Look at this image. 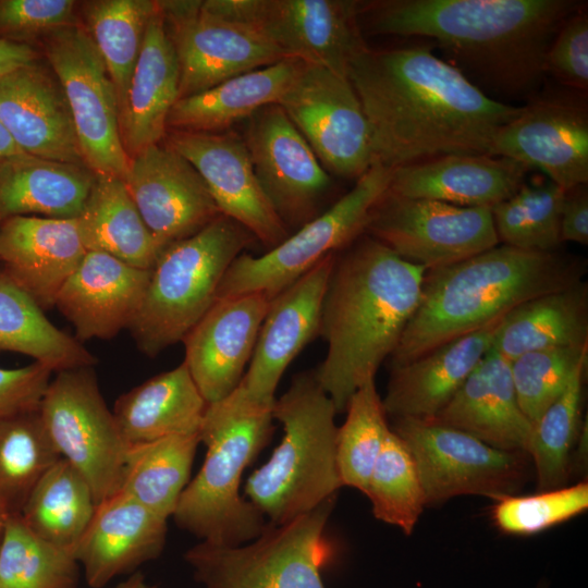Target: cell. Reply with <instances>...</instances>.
I'll list each match as a JSON object with an SVG mask.
<instances>
[{"instance_id": "obj_7", "label": "cell", "mask_w": 588, "mask_h": 588, "mask_svg": "<svg viewBox=\"0 0 588 588\" xmlns=\"http://www.w3.org/2000/svg\"><path fill=\"white\" fill-rule=\"evenodd\" d=\"M255 240L243 225L220 215L196 234L163 248L128 327L138 350L155 357L183 341L215 303L232 262Z\"/></svg>"}, {"instance_id": "obj_50", "label": "cell", "mask_w": 588, "mask_h": 588, "mask_svg": "<svg viewBox=\"0 0 588 588\" xmlns=\"http://www.w3.org/2000/svg\"><path fill=\"white\" fill-rule=\"evenodd\" d=\"M52 372L37 362L21 368H0V418L37 411Z\"/></svg>"}, {"instance_id": "obj_19", "label": "cell", "mask_w": 588, "mask_h": 588, "mask_svg": "<svg viewBox=\"0 0 588 588\" xmlns=\"http://www.w3.org/2000/svg\"><path fill=\"white\" fill-rule=\"evenodd\" d=\"M490 156L537 168L565 191L587 184V107L559 97L530 100L498 131Z\"/></svg>"}, {"instance_id": "obj_33", "label": "cell", "mask_w": 588, "mask_h": 588, "mask_svg": "<svg viewBox=\"0 0 588 588\" xmlns=\"http://www.w3.org/2000/svg\"><path fill=\"white\" fill-rule=\"evenodd\" d=\"M301 64L295 59H283L177 99L168 115L167 128L221 132L266 106L278 105Z\"/></svg>"}, {"instance_id": "obj_14", "label": "cell", "mask_w": 588, "mask_h": 588, "mask_svg": "<svg viewBox=\"0 0 588 588\" xmlns=\"http://www.w3.org/2000/svg\"><path fill=\"white\" fill-rule=\"evenodd\" d=\"M365 234L426 270L499 245L491 208L409 198L389 189L371 211Z\"/></svg>"}, {"instance_id": "obj_30", "label": "cell", "mask_w": 588, "mask_h": 588, "mask_svg": "<svg viewBox=\"0 0 588 588\" xmlns=\"http://www.w3.org/2000/svg\"><path fill=\"white\" fill-rule=\"evenodd\" d=\"M179 84L176 53L158 7L148 22L120 114L121 137L130 158L160 144L166 136L168 115L179 98Z\"/></svg>"}, {"instance_id": "obj_53", "label": "cell", "mask_w": 588, "mask_h": 588, "mask_svg": "<svg viewBox=\"0 0 588 588\" xmlns=\"http://www.w3.org/2000/svg\"><path fill=\"white\" fill-rule=\"evenodd\" d=\"M23 152L0 122V160Z\"/></svg>"}, {"instance_id": "obj_55", "label": "cell", "mask_w": 588, "mask_h": 588, "mask_svg": "<svg viewBox=\"0 0 588 588\" xmlns=\"http://www.w3.org/2000/svg\"><path fill=\"white\" fill-rule=\"evenodd\" d=\"M8 516H9V514L7 513L5 509L3 507V505L0 502V541H1V538H2V535H3V530H4V526H5V522H7Z\"/></svg>"}, {"instance_id": "obj_12", "label": "cell", "mask_w": 588, "mask_h": 588, "mask_svg": "<svg viewBox=\"0 0 588 588\" xmlns=\"http://www.w3.org/2000/svg\"><path fill=\"white\" fill-rule=\"evenodd\" d=\"M38 413L53 448L84 476L96 504L120 490L127 444L93 367L57 372Z\"/></svg>"}, {"instance_id": "obj_34", "label": "cell", "mask_w": 588, "mask_h": 588, "mask_svg": "<svg viewBox=\"0 0 588 588\" xmlns=\"http://www.w3.org/2000/svg\"><path fill=\"white\" fill-rule=\"evenodd\" d=\"M588 345V284L524 302L500 321L491 350L509 360L531 351Z\"/></svg>"}, {"instance_id": "obj_40", "label": "cell", "mask_w": 588, "mask_h": 588, "mask_svg": "<svg viewBox=\"0 0 588 588\" xmlns=\"http://www.w3.org/2000/svg\"><path fill=\"white\" fill-rule=\"evenodd\" d=\"M60 458L38 409L0 418V502L9 515L21 514L35 485Z\"/></svg>"}, {"instance_id": "obj_49", "label": "cell", "mask_w": 588, "mask_h": 588, "mask_svg": "<svg viewBox=\"0 0 588 588\" xmlns=\"http://www.w3.org/2000/svg\"><path fill=\"white\" fill-rule=\"evenodd\" d=\"M546 74L586 91L588 88V15L581 9L560 27L546 56Z\"/></svg>"}, {"instance_id": "obj_43", "label": "cell", "mask_w": 588, "mask_h": 588, "mask_svg": "<svg viewBox=\"0 0 588 588\" xmlns=\"http://www.w3.org/2000/svg\"><path fill=\"white\" fill-rule=\"evenodd\" d=\"M565 194L564 188L550 180L537 185L524 183L491 208L499 242L526 250H559Z\"/></svg>"}, {"instance_id": "obj_25", "label": "cell", "mask_w": 588, "mask_h": 588, "mask_svg": "<svg viewBox=\"0 0 588 588\" xmlns=\"http://www.w3.org/2000/svg\"><path fill=\"white\" fill-rule=\"evenodd\" d=\"M86 252L77 218L16 216L0 223L2 272L42 309L54 306Z\"/></svg>"}, {"instance_id": "obj_45", "label": "cell", "mask_w": 588, "mask_h": 588, "mask_svg": "<svg viewBox=\"0 0 588 588\" xmlns=\"http://www.w3.org/2000/svg\"><path fill=\"white\" fill-rule=\"evenodd\" d=\"M365 494L375 517L411 535L426 507L419 474L408 448L391 429Z\"/></svg>"}, {"instance_id": "obj_27", "label": "cell", "mask_w": 588, "mask_h": 588, "mask_svg": "<svg viewBox=\"0 0 588 588\" xmlns=\"http://www.w3.org/2000/svg\"><path fill=\"white\" fill-rule=\"evenodd\" d=\"M528 169L504 157L445 155L393 169L389 191L461 207L492 208L525 183Z\"/></svg>"}, {"instance_id": "obj_39", "label": "cell", "mask_w": 588, "mask_h": 588, "mask_svg": "<svg viewBox=\"0 0 588 588\" xmlns=\"http://www.w3.org/2000/svg\"><path fill=\"white\" fill-rule=\"evenodd\" d=\"M84 28L114 85L121 114L146 28L157 11L151 0H96L83 3Z\"/></svg>"}, {"instance_id": "obj_31", "label": "cell", "mask_w": 588, "mask_h": 588, "mask_svg": "<svg viewBox=\"0 0 588 588\" xmlns=\"http://www.w3.org/2000/svg\"><path fill=\"white\" fill-rule=\"evenodd\" d=\"M95 181L85 164L20 152L0 160V223L16 216L77 218Z\"/></svg>"}, {"instance_id": "obj_32", "label": "cell", "mask_w": 588, "mask_h": 588, "mask_svg": "<svg viewBox=\"0 0 588 588\" xmlns=\"http://www.w3.org/2000/svg\"><path fill=\"white\" fill-rule=\"evenodd\" d=\"M207 404L183 362L120 395L112 414L131 445L199 432Z\"/></svg>"}, {"instance_id": "obj_8", "label": "cell", "mask_w": 588, "mask_h": 588, "mask_svg": "<svg viewBox=\"0 0 588 588\" xmlns=\"http://www.w3.org/2000/svg\"><path fill=\"white\" fill-rule=\"evenodd\" d=\"M336 497L254 540L230 547L200 541L184 555L204 588H326L331 558L324 530Z\"/></svg>"}, {"instance_id": "obj_1", "label": "cell", "mask_w": 588, "mask_h": 588, "mask_svg": "<svg viewBox=\"0 0 588 588\" xmlns=\"http://www.w3.org/2000/svg\"><path fill=\"white\" fill-rule=\"evenodd\" d=\"M347 76L366 115L372 163L389 169L454 155H489L520 107L485 94L428 47H369Z\"/></svg>"}, {"instance_id": "obj_5", "label": "cell", "mask_w": 588, "mask_h": 588, "mask_svg": "<svg viewBox=\"0 0 588 588\" xmlns=\"http://www.w3.org/2000/svg\"><path fill=\"white\" fill-rule=\"evenodd\" d=\"M272 406L250 397L241 383L207 404L199 429L205 460L172 515L181 529L200 541L230 547L249 542L266 529L269 523L240 487L244 469L271 438Z\"/></svg>"}, {"instance_id": "obj_13", "label": "cell", "mask_w": 588, "mask_h": 588, "mask_svg": "<svg viewBox=\"0 0 588 588\" xmlns=\"http://www.w3.org/2000/svg\"><path fill=\"white\" fill-rule=\"evenodd\" d=\"M41 42L68 100L84 164L123 180L130 157L121 137L115 88L95 44L79 23L48 34Z\"/></svg>"}, {"instance_id": "obj_36", "label": "cell", "mask_w": 588, "mask_h": 588, "mask_svg": "<svg viewBox=\"0 0 588 588\" xmlns=\"http://www.w3.org/2000/svg\"><path fill=\"white\" fill-rule=\"evenodd\" d=\"M0 351L27 355L56 372L93 367L97 362L82 342L58 329L44 309L2 271Z\"/></svg>"}, {"instance_id": "obj_35", "label": "cell", "mask_w": 588, "mask_h": 588, "mask_svg": "<svg viewBox=\"0 0 588 588\" xmlns=\"http://www.w3.org/2000/svg\"><path fill=\"white\" fill-rule=\"evenodd\" d=\"M77 219L87 250L109 254L140 269L154 267L161 250L121 177L95 173Z\"/></svg>"}, {"instance_id": "obj_17", "label": "cell", "mask_w": 588, "mask_h": 588, "mask_svg": "<svg viewBox=\"0 0 588 588\" xmlns=\"http://www.w3.org/2000/svg\"><path fill=\"white\" fill-rule=\"evenodd\" d=\"M244 142L261 189L287 230L320 215L330 175L279 105L248 118Z\"/></svg>"}, {"instance_id": "obj_18", "label": "cell", "mask_w": 588, "mask_h": 588, "mask_svg": "<svg viewBox=\"0 0 588 588\" xmlns=\"http://www.w3.org/2000/svg\"><path fill=\"white\" fill-rule=\"evenodd\" d=\"M123 181L160 250L221 215L197 170L166 144L131 157Z\"/></svg>"}, {"instance_id": "obj_42", "label": "cell", "mask_w": 588, "mask_h": 588, "mask_svg": "<svg viewBox=\"0 0 588 588\" xmlns=\"http://www.w3.org/2000/svg\"><path fill=\"white\" fill-rule=\"evenodd\" d=\"M588 357L575 370L562 394L532 424L527 454L540 491L563 487L569 454L581 428V403Z\"/></svg>"}, {"instance_id": "obj_26", "label": "cell", "mask_w": 588, "mask_h": 588, "mask_svg": "<svg viewBox=\"0 0 588 588\" xmlns=\"http://www.w3.org/2000/svg\"><path fill=\"white\" fill-rule=\"evenodd\" d=\"M167 520L120 490L98 503L74 553L88 586L102 588L158 558L166 543Z\"/></svg>"}, {"instance_id": "obj_54", "label": "cell", "mask_w": 588, "mask_h": 588, "mask_svg": "<svg viewBox=\"0 0 588 588\" xmlns=\"http://www.w3.org/2000/svg\"><path fill=\"white\" fill-rule=\"evenodd\" d=\"M114 588H157L150 585L142 573H134Z\"/></svg>"}, {"instance_id": "obj_28", "label": "cell", "mask_w": 588, "mask_h": 588, "mask_svg": "<svg viewBox=\"0 0 588 588\" xmlns=\"http://www.w3.org/2000/svg\"><path fill=\"white\" fill-rule=\"evenodd\" d=\"M501 320L441 344L408 363L391 366L382 399L387 415L394 419L434 418L491 348Z\"/></svg>"}, {"instance_id": "obj_46", "label": "cell", "mask_w": 588, "mask_h": 588, "mask_svg": "<svg viewBox=\"0 0 588 588\" xmlns=\"http://www.w3.org/2000/svg\"><path fill=\"white\" fill-rule=\"evenodd\" d=\"M586 357L588 345L531 351L510 360L519 406L532 424L562 394Z\"/></svg>"}, {"instance_id": "obj_6", "label": "cell", "mask_w": 588, "mask_h": 588, "mask_svg": "<svg viewBox=\"0 0 588 588\" xmlns=\"http://www.w3.org/2000/svg\"><path fill=\"white\" fill-rule=\"evenodd\" d=\"M336 411L314 371L297 373L274 400L283 437L270 458L247 479L244 493L269 523H287L343 487L336 467Z\"/></svg>"}, {"instance_id": "obj_48", "label": "cell", "mask_w": 588, "mask_h": 588, "mask_svg": "<svg viewBox=\"0 0 588 588\" xmlns=\"http://www.w3.org/2000/svg\"><path fill=\"white\" fill-rule=\"evenodd\" d=\"M73 0H0V39L27 44L78 23Z\"/></svg>"}, {"instance_id": "obj_21", "label": "cell", "mask_w": 588, "mask_h": 588, "mask_svg": "<svg viewBox=\"0 0 588 588\" xmlns=\"http://www.w3.org/2000/svg\"><path fill=\"white\" fill-rule=\"evenodd\" d=\"M335 254L270 299L247 371L240 382L254 400L272 405L285 369L319 335L322 301Z\"/></svg>"}, {"instance_id": "obj_23", "label": "cell", "mask_w": 588, "mask_h": 588, "mask_svg": "<svg viewBox=\"0 0 588 588\" xmlns=\"http://www.w3.org/2000/svg\"><path fill=\"white\" fill-rule=\"evenodd\" d=\"M0 122L24 152L84 164L63 89L39 59L0 76Z\"/></svg>"}, {"instance_id": "obj_11", "label": "cell", "mask_w": 588, "mask_h": 588, "mask_svg": "<svg viewBox=\"0 0 588 588\" xmlns=\"http://www.w3.org/2000/svg\"><path fill=\"white\" fill-rule=\"evenodd\" d=\"M360 1L206 0L201 9L250 26L286 59L347 76L351 61L366 45L359 24Z\"/></svg>"}, {"instance_id": "obj_3", "label": "cell", "mask_w": 588, "mask_h": 588, "mask_svg": "<svg viewBox=\"0 0 588 588\" xmlns=\"http://www.w3.org/2000/svg\"><path fill=\"white\" fill-rule=\"evenodd\" d=\"M425 272L367 234L335 254L319 328L327 354L314 373L336 413L395 351Z\"/></svg>"}, {"instance_id": "obj_10", "label": "cell", "mask_w": 588, "mask_h": 588, "mask_svg": "<svg viewBox=\"0 0 588 588\" xmlns=\"http://www.w3.org/2000/svg\"><path fill=\"white\" fill-rule=\"evenodd\" d=\"M415 461L426 506L458 495L495 501L515 495L529 477V455L504 451L434 419L395 418L391 428Z\"/></svg>"}, {"instance_id": "obj_2", "label": "cell", "mask_w": 588, "mask_h": 588, "mask_svg": "<svg viewBox=\"0 0 588 588\" xmlns=\"http://www.w3.org/2000/svg\"><path fill=\"white\" fill-rule=\"evenodd\" d=\"M574 0H381L362 2L368 33L436 40L464 70L506 96H531Z\"/></svg>"}, {"instance_id": "obj_47", "label": "cell", "mask_w": 588, "mask_h": 588, "mask_svg": "<svg viewBox=\"0 0 588 588\" xmlns=\"http://www.w3.org/2000/svg\"><path fill=\"white\" fill-rule=\"evenodd\" d=\"M588 507V485L542 490L531 495H510L497 501L492 519L506 534L532 535L563 523Z\"/></svg>"}, {"instance_id": "obj_29", "label": "cell", "mask_w": 588, "mask_h": 588, "mask_svg": "<svg viewBox=\"0 0 588 588\" xmlns=\"http://www.w3.org/2000/svg\"><path fill=\"white\" fill-rule=\"evenodd\" d=\"M432 419L493 448L527 453L532 422L519 406L510 360L491 348Z\"/></svg>"}, {"instance_id": "obj_22", "label": "cell", "mask_w": 588, "mask_h": 588, "mask_svg": "<svg viewBox=\"0 0 588 588\" xmlns=\"http://www.w3.org/2000/svg\"><path fill=\"white\" fill-rule=\"evenodd\" d=\"M270 299L261 292L218 298L184 336V363L207 403L240 384Z\"/></svg>"}, {"instance_id": "obj_4", "label": "cell", "mask_w": 588, "mask_h": 588, "mask_svg": "<svg viewBox=\"0 0 588 588\" xmlns=\"http://www.w3.org/2000/svg\"><path fill=\"white\" fill-rule=\"evenodd\" d=\"M586 273L581 257L503 244L426 270L419 304L390 357L391 366L488 327L528 299L583 281Z\"/></svg>"}, {"instance_id": "obj_51", "label": "cell", "mask_w": 588, "mask_h": 588, "mask_svg": "<svg viewBox=\"0 0 588 588\" xmlns=\"http://www.w3.org/2000/svg\"><path fill=\"white\" fill-rule=\"evenodd\" d=\"M561 241L581 245L588 243V189L587 184L566 191L561 211Z\"/></svg>"}, {"instance_id": "obj_52", "label": "cell", "mask_w": 588, "mask_h": 588, "mask_svg": "<svg viewBox=\"0 0 588 588\" xmlns=\"http://www.w3.org/2000/svg\"><path fill=\"white\" fill-rule=\"evenodd\" d=\"M38 59L33 46L0 39V76Z\"/></svg>"}, {"instance_id": "obj_24", "label": "cell", "mask_w": 588, "mask_h": 588, "mask_svg": "<svg viewBox=\"0 0 588 588\" xmlns=\"http://www.w3.org/2000/svg\"><path fill=\"white\" fill-rule=\"evenodd\" d=\"M150 272L109 254L87 250L57 293L54 306L74 326L79 342L111 339L128 329Z\"/></svg>"}, {"instance_id": "obj_41", "label": "cell", "mask_w": 588, "mask_h": 588, "mask_svg": "<svg viewBox=\"0 0 588 588\" xmlns=\"http://www.w3.org/2000/svg\"><path fill=\"white\" fill-rule=\"evenodd\" d=\"M74 554L38 537L21 515H9L0 541V588H76Z\"/></svg>"}, {"instance_id": "obj_56", "label": "cell", "mask_w": 588, "mask_h": 588, "mask_svg": "<svg viewBox=\"0 0 588 588\" xmlns=\"http://www.w3.org/2000/svg\"><path fill=\"white\" fill-rule=\"evenodd\" d=\"M538 588H543V587H542V585H541V586H539Z\"/></svg>"}, {"instance_id": "obj_9", "label": "cell", "mask_w": 588, "mask_h": 588, "mask_svg": "<svg viewBox=\"0 0 588 588\" xmlns=\"http://www.w3.org/2000/svg\"><path fill=\"white\" fill-rule=\"evenodd\" d=\"M391 177L392 169L372 163L350 192L283 242L257 257L241 254L225 272L216 299L254 292L272 298L323 258L347 247L365 234Z\"/></svg>"}, {"instance_id": "obj_16", "label": "cell", "mask_w": 588, "mask_h": 588, "mask_svg": "<svg viewBox=\"0 0 588 588\" xmlns=\"http://www.w3.org/2000/svg\"><path fill=\"white\" fill-rule=\"evenodd\" d=\"M179 63V98L286 59L248 25L201 9V1H157Z\"/></svg>"}, {"instance_id": "obj_44", "label": "cell", "mask_w": 588, "mask_h": 588, "mask_svg": "<svg viewBox=\"0 0 588 588\" xmlns=\"http://www.w3.org/2000/svg\"><path fill=\"white\" fill-rule=\"evenodd\" d=\"M336 432V467L342 486L366 492L375 463L391 431L375 379L352 395Z\"/></svg>"}, {"instance_id": "obj_20", "label": "cell", "mask_w": 588, "mask_h": 588, "mask_svg": "<svg viewBox=\"0 0 588 588\" xmlns=\"http://www.w3.org/2000/svg\"><path fill=\"white\" fill-rule=\"evenodd\" d=\"M166 145L197 170L220 213L243 225L268 249L290 235L261 189L244 138L233 133L171 130Z\"/></svg>"}, {"instance_id": "obj_15", "label": "cell", "mask_w": 588, "mask_h": 588, "mask_svg": "<svg viewBox=\"0 0 588 588\" xmlns=\"http://www.w3.org/2000/svg\"><path fill=\"white\" fill-rule=\"evenodd\" d=\"M278 105L326 171L357 180L372 166L368 122L348 76L302 62Z\"/></svg>"}, {"instance_id": "obj_38", "label": "cell", "mask_w": 588, "mask_h": 588, "mask_svg": "<svg viewBox=\"0 0 588 588\" xmlns=\"http://www.w3.org/2000/svg\"><path fill=\"white\" fill-rule=\"evenodd\" d=\"M96 506L87 480L60 458L35 485L20 515L38 537L74 554Z\"/></svg>"}, {"instance_id": "obj_37", "label": "cell", "mask_w": 588, "mask_h": 588, "mask_svg": "<svg viewBox=\"0 0 588 588\" xmlns=\"http://www.w3.org/2000/svg\"><path fill=\"white\" fill-rule=\"evenodd\" d=\"M199 443V432H189L127 445L120 491L168 519L189 482Z\"/></svg>"}]
</instances>
